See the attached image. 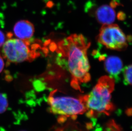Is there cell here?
<instances>
[{
    "mask_svg": "<svg viewBox=\"0 0 132 131\" xmlns=\"http://www.w3.org/2000/svg\"><path fill=\"white\" fill-rule=\"evenodd\" d=\"M54 46L71 74V86L80 90V84L88 83L91 80L89 72L90 66L87 54L90 43L82 35L74 34Z\"/></svg>",
    "mask_w": 132,
    "mask_h": 131,
    "instance_id": "obj_1",
    "label": "cell"
},
{
    "mask_svg": "<svg viewBox=\"0 0 132 131\" xmlns=\"http://www.w3.org/2000/svg\"><path fill=\"white\" fill-rule=\"evenodd\" d=\"M115 80L110 76H103L89 94L82 96L88 118L98 116L100 114L109 115L115 109L112 102V93L115 88Z\"/></svg>",
    "mask_w": 132,
    "mask_h": 131,
    "instance_id": "obj_2",
    "label": "cell"
},
{
    "mask_svg": "<svg viewBox=\"0 0 132 131\" xmlns=\"http://www.w3.org/2000/svg\"><path fill=\"white\" fill-rule=\"evenodd\" d=\"M47 103L50 112L60 115V119L67 117L76 118L77 115L84 114L87 110L82 96L75 98L57 90L50 93Z\"/></svg>",
    "mask_w": 132,
    "mask_h": 131,
    "instance_id": "obj_3",
    "label": "cell"
},
{
    "mask_svg": "<svg viewBox=\"0 0 132 131\" xmlns=\"http://www.w3.org/2000/svg\"><path fill=\"white\" fill-rule=\"evenodd\" d=\"M97 41L107 48L121 51L127 47L128 39L118 25L111 24L103 25Z\"/></svg>",
    "mask_w": 132,
    "mask_h": 131,
    "instance_id": "obj_4",
    "label": "cell"
},
{
    "mask_svg": "<svg viewBox=\"0 0 132 131\" xmlns=\"http://www.w3.org/2000/svg\"><path fill=\"white\" fill-rule=\"evenodd\" d=\"M2 54L8 61L19 63L35 58L26 41L20 39H10L3 45Z\"/></svg>",
    "mask_w": 132,
    "mask_h": 131,
    "instance_id": "obj_5",
    "label": "cell"
},
{
    "mask_svg": "<svg viewBox=\"0 0 132 131\" xmlns=\"http://www.w3.org/2000/svg\"><path fill=\"white\" fill-rule=\"evenodd\" d=\"M101 60H104L105 69L111 78L118 80L123 69V63L121 59L116 56H110L106 58L103 55L100 57Z\"/></svg>",
    "mask_w": 132,
    "mask_h": 131,
    "instance_id": "obj_6",
    "label": "cell"
},
{
    "mask_svg": "<svg viewBox=\"0 0 132 131\" xmlns=\"http://www.w3.org/2000/svg\"><path fill=\"white\" fill-rule=\"evenodd\" d=\"M34 31V25L26 20L18 21L13 28L14 33L16 37L23 41H28L31 39Z\"/></svg>",
    "mask_w": 132,
    "mask_h": 131,
    "instance_id": "obj_7",
    "label": "cell"
},
{
    "mask_svg": "<svg viewBox=\"0 0 132 131\" xmlns=\"http://www.w3.org/2000/svg\"><path fill=\"white\" fill-rule=\"evenodd\" d=\"M95 17L100 24H111L116 20V14L112 6L103 5L96 10Z\"/></svg>",
    "mask_w": 132,
    "mask_h": 131,
    "instance_id": "obj_8",
    "label": "cell"
},
{
    "mask_svg": "<svg viewBox=\"0 0 132 131\" xmlns=\"http://www.w3.org/2000/svg\"><path fill=\"white\" fill-rule=\"evenodd\" d=\"M132 65L127 66L123 69V82L126 85L132 84Z\"/></svg>",
    "mask_w": 132,
    "mask_h": 131,
    "instance_id": "obj_9",
    "label": "cell"
},
{
    "mask_svg": "<svg viewBox=\"0 0 132 131\" xmlns=\"http://www.w3.org/2000/svg\"><path fill=\"white\" fill-rule=\"evenodd\" d=\"M8 106V101L6 95L0 93V114L4 113Z\"/></svg>",
    "mask_w": 132,
    "mask_h": 131,
    "instance_id": "obj_10",
    "label": "cell"
},
{
    "mask_svg": "<svg viewBox=\"0 0 132 131\" xmlns=\"http://www.w3.org/2000/svg\"><path fill=\"white\" fill-rule=\"evenodd\" d=\"M5 42V35L1 30H0V47L3 46Z\"/></svg>",
    "mask_w": 132,
    "mask_h": 131,
    "instance_id": "obj_11",
    "label": "cell"
},
{
    "mask_svg": "<svg viewBox=\"0 0 132 131\" xmlns=\"http://www.w3.org/2000/svg\"><path fill=\"white\" fill-rule=\"evenodd\" d=\"M4 66V60L1 56H0V73L2 72Z\"/></svg>",
    "mask_w": 132,
    "mask_h": 131,
    "instance_id": "obj_12",
    "label": "cell"
}]
</instances>
